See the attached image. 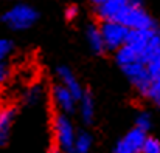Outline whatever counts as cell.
<instances>
[{
	"label": "cell",
	"mask_w": 160,
	"mask_h": 153,
	"mask_svg": "<svg viewBox=\"0 0 160 153\" xmlns=\"http://www.w3.org/2000/svg\"><path fill=\"white\" fill-rule=\"evenodd\" d=\"M39 14L38 11L30 6V5H25V3H19L16 6H12L11 9H8L2 20L11 28V30H16V31H22V30H27L30 26H33L38 20Z\"/></svg>",
	"instance_id": "obj_1"
},
{
	"label": "cell",
	"mask_w": 160,
	"mask_h": 153,
	"mask_svg": "<svg viewBox=\"0 0 160 153\" xmlns=\"http://www.w3.org/2000/svg\"><path fill=\"white\" fill-rule=\"evenodd\" d=\"M128 30H152L156 28L154 19L146 12L143 6H128L117 20Z\"/></svg>",
	"instance_id": "obj_2"
},
{
	"label": "cell",
	"mask_w": 160,
	"mask_h": 153,
	"mask_svg": "<svg viewBox=\"0 0 160 153\" xmlns=\"http://www.w3.org/2000/svg\"><path fill=\"white\" fill-rule=\"evenodd\" d=\"M53 128H54V139H56V144L59 146V149H62L64 152L72 150L75 138H76V133H75V127H73L72 121L67 118V114L58 113L54 116Z\"/></svg>",
	"instance_id": "obj_3"
},
{
	"label": "cell",
	"mask_w": 160,
	"mask_h": 153,
	"mask_svg": "<svg viewBox=\"0 0 160 153\" xmlns=\"http://www.w3.org/2000/svg\"><path fill=\"white\" fill-rule=\"evenodd\" d=\"M100 33L104 42V48L117 51L124 45L129 30L118 22H103L100 26Z\"/></svg>",
	"instance_id": "obj_4"
},
{
	"label": "cell",
	"mask_w": 160,
	"mask_h": 153,
	"mask_svg": "<svg viewBox=\"0 0 160 153\" xmlns=\"http://www.w3.org/2000/svg\"><path fill=\"white\" fill-rule=\"evenodd\" d=\"M146 133L138 130L137 127H134L132 130H129L117 144L115 153H140L142 146L146 139Z\"/></svg>",
	"instance_id": "obj_5"
},
{
	"label": "cell",
	"mask_w": 160,
	"mask_h": 153,
	"mask_svg": "<svg viewBox=\"0 0 160 153\" xmlns=\"http://www.w3.org/2000/svg\"><path fill=\"white\" fill-rule=\"evenodd\" d=\"M156 34H157V28H152V30H129L124 45L140 54L148 47V44L151 42V39Z\"/></svg>",
	"instance_id": "obj_6"
},
{
	"label": "cell",
	"mask_w": 160,
	"mask_h": 153,
	"mask_svg": "<svg viewBox=\"0 0 160 153\" xmlns=\"http://www.w3.org/2000/svg\"><path fill=\"white\" fill-rule=\"evenodd\" d=\"M129 6L128 0H107L106 3L97 6V16L103 22H117L121 12Z\"/></svg>",
	"instance_id": "obj_7"
},
{
	"label": "cell",
	"mask_w": 160,
	"mask_h": 153,
	"mask_svg": "<svg viewBox=\"0 0 160 153\" xmlns=\"http://www.w3.org/2000/svg\"><path fill=\"white\" fill-rule=\"evenodd\" d=\"M53 101L56 104V107L64 111V113H73L76 108V99L73 98V95L61 84L54 85L53 88Z\"/></svg>",
	"instance_id": "obj_8"
},
{
	"label": "cell",
	"mask_w": 160,
	"mask_h": 153,
	"mask_svg": "<svg viewBox=\"0 0 160 153\" xmlns=\"http://www.w3.org/2000/svg\"><path fill=\"white\" fill-rule=\"evenodd\" d=\"M58 77L61 79V85H64V87L73 95V98H75L76 101H79L81 96L84 95V90H82L79 81H78V79L75 77V74L72 73V70L67 68V67H59V68H58Z\"/></svg>",
	"instance_id": "obj_9"
},
{
	"label": "cell",
	"mask_w": 160,
	"mask_h": 153,
	"mask_svg": "<svg viewBox=\"0 0 160 153\" xmlns=\"http://www.w3.org/2000/svg\"><path fill=\"white\" fill-rule=\"evenodd\" d=\"M14 118H16V110L11 107L3 108L0 111V147L5 146L9 139V132H11Z\"/></svg>",
	"instance_id": "obj_10"
},
{
	"label": "cell",
	"mask_w": 160,
	"mask_h": 153,
	"mask_svg": "<svg viewBox=\"0 0 160 153\" xmlns=\"http://www.w3.org/2000/svg\"><path fill=\"white\" fill-rule=\"evenodd\" d=\"M86 37H87V42L90 45V48L93 53L97 54H101L104 53V42H103V37H101V33H100V26H95V25H90L86 31Z\"/></svg>",
	"instance_id": "obj_11"
},
{
	"label": "cell",
	"mask_w": 160,
	"mask_h": 153,
	"mask_svg": "<svg viewBox=\"0 0 160 153\" xmlns=\"http://www.w3.org/2000/svg\"><path fill=\"white\" fill-rule=\"evenodd\" d=\"M79 114H81V119L86 122V124H90L93 121V116H95V104L93 99L89 93H84L79 99Z\"/></svg>",
	"instance_id": "obj_12"
},
{
	"label": "cell",
	"mask_w": 160,
	"mask_h": 153,
	"mask_svg": "<svg viewBox=\"0 0 160 153\" xmlns=\"http://www.w3.org/2000/svg\"><path fill=\"white\" fill-rule=\"evenodd\" d=\"M90 147H92V138H90V135L89 133H79L75 138V142H73L72 150L75 153H89Z\"/></svg>",
	"instance_id": "obj_13"
},
{
	"label": "cell",
	"mask_w": 160,
	"mask_h": 153,
	"mask_svg": "<svg viewBox=\"0 0 160 153\" xmlns=\"http://www.w3.org/2000/svg\"><path fill=\"white\" fill-rule=\"evenodd\" d=\"M140 153H160V142L154 136H146Z\"/></svg>",
	"instance_id": "obj_14"
},
{
	"label": "cell",
	"mask_w": 160,
	"mask_h": 153,
	"mask_svg": "<svg viewBox=\"0 0 160 153\" xmlns=\"http://www.w3.org/2000/svg\"><path fill=\"white\" fill-rule=\"evenodd\" d=\"M135 127L138 128V130H142V132H148L151 127H152V119H151V114L149 113H142V114H138V118H137V121H135Z\"/></svg>",
	"instance_id": "obj_15"
},
{
	"label": "cell",
	"mask_w": 160,
	"mask_h": 153,
	"mask_svg": "<svg viewBox=\"0 0 160 153\" xmlns=\"http://www.w3.org/2000/svg\"><path fill=\"white\" fill-rule=\"evenodd\" d=\"M11 50H12V44L6 39H0V62L11 53Z\"/></svg>",
	"instance_id": "obj_16"
},
{
	"label": "cell",
	"mask_w": 160,
	"mask_h": 153,
	"mask_svg": "<svg viewBox=\"0 0 160 153\" xmlns=\"http://www.w3.org/2000/svg\"><path fill=\"white\" fill-rule=\"evenodd\" d=\"M41 99V88L39 87H31L30 91L27 93V101L30 104H36Z\"/></svg>",
	"instance_id": "obj_17"
},
{
	"label": "cell",
	"mask_w": 160,
	"mask_h": 153,
	"mask_svg": "<svg viewBox=\"0 0 160 153\" xmlns=\"http://www.w3.org/2000/svg\"><path fill=\"white\" fill-rule=\"evenodd\" d=\"M65 16H67V19H68V20L75 19V17L78 16V8H76V6H68V8H67V11H65Z\"/></svg>",
	"instance_id": "obj_18"
},
{
	"label": "cell",
	"mask_w": 160,
	"mask_h": 153,
	"mask_svg": "<svg viewBox=\"0 0 160 153\" xmlns=\"http://www.w3.org/2000/svg\"><path fill=\"white\" fill-rule=\"evenodd\" d=\"M6 76H8V71H6V68H5V67L0 63V84L6 79Z\"/></svg>",
	"instance_id": "obj_19"
},
{
	"label": "cell",
	"mask_w": 160,
	"mask_h": 153,
	"mask_svg": "<svg viewBox=\"0 0 160 153\" xmlns=\"http://www.w3.org/2000/svg\"><path fill=\"white\" fill-rule=\"evenodd\" d=\"M93 5H97V6H100V5H103V3H106L107 0H90Z\"/></svg>",
	"instance_id": "obj_20"
},
{
	"label": "cell",
	"mask_w": 160,
	"mask_h": 153,
	"mask_svg": "<svg viewBox=\"0 0 160 153\" xmlns=\"http://www.w3.org/2000/svg\"><path fill=\"white\" fill-rule=\"evenodd\" d=\"M47 153H59V152H58L56 149H52V150H48V152H47Z\"/></svg>",
	"instance_id": "obj_21"
},
{
	"label": "cell",
	"mask_w": 160,
	"mask_h": 153,
	"mask_svg": "<svg viewBox=\"0 0 160 153\" xmlns=\"http://www.w3.org/2000/svg\"><path fill=\"white\" fill-rule=\"evenodd\" d=\"M65 153H75V152L73 150H68V152H65Z\"/></svg>",
	"instance_id": "obj_22"
}]
</instances>
